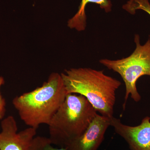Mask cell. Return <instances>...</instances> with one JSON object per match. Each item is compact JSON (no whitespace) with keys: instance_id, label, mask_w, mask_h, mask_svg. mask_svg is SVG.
<instances>
[{"instance_id":"obj_12","label":"cell","mask_w":150,"mask_h":150,"mask_svg":"<svg viewBox=\"0 0 150 150\" xmlns=\"http://www.w3.org/2000/svg\"><path fill=\"white\" fill-rule=\"evenodd\" d=\"M5 83V81L4 78L2 76H0V90H1V87ZM1 92V91H0Z\"/></svg>"},{"instance_id":"obj_9","label":"cell","mask_w":150,"mask_h":150,"mask_svg":"<svg viewBox=\"0 0 150 150\" xmlns=\"http://www.w3.org/2000/svg\"><path fill=\"white\" fill-rule=\"evenodd\" d=\"M49 137L37 136L33 138L28 150H67L65 148L55 147Z\"/></svg>"},{"instance_id":"obj_7","label":"cell","mask_w":150,"mask_h":150,"mask_svg":"<svg viewBox=\"0 0 150 150\" xmlns=\"http://www.w3.org/2000/svg\"><path fill=\"white\" fill-rule=\"evenodd\" d=\"M110 118L97 113L87 129L65 148L67 150H97L110 126Z\"/></svg>"},{"instance_id":"obj_11","label":"cell","mask_w":150,"mask_h":150,"mask_svg":"<svg viewBox=\"0 0 150 150\" xmlns=\"http://www.w3.org/2000/svg\"><path fill=\"white\" fill-rule=\"evenodd\" d=\"M6 103L5 99L0 92V120H3L5 115Z\"/></svg>"},{"instance_id":"obj_8","label":"cell","mask_w":150,"mask_h":150,"mask_svg":"<svg viewBox=\"0 0 150 150\" xmlns=\"http://www.w3.org/2000/svg\"><path fill=\"white\" fill-rule=\"evenodd\" d=\"M88 3L98 5L106 13L111 11L112 4L110 0H81L78 11L68 21V27L79 31H83L86 29L87 20L86 7Z\"/></svg>"},{"instance_id":"obj_4","label":"cell","mask_w":150,"mask_h":150,"mask_svg":"<svg viewBox=\"0 0 150 150\" xmlns=\"http://www.w3.org/2000/svg\"><path fill=\"white\" fill-rule=\"evenodd\" d=\"M134 42L136 48L128 57L118 60L103 59L99 61L100 64L118 73L123 79L126 86L124 108L130 95L136 102L141 100L136 85L139 78L144 76L150 77V38L144 44L142 45L139 35L136 34Z\"/></svg>"},{"instance_id":"obj_5","label":"cell","mask_w":150,"mask_h":150,"mask_svg":"<svg viewBox=\"0 0 150 150\" xmlns=\"http://www.w3.org/2000/svg\"><path fill=\"white\" fill-rule=\"evenodd\" d=\"M0 150H28L37 129L31 127L18 132L13 116L9 115L1 122Z\"/></svg>"},{"instance_id":"obj_3","label":"cell","mask_w":150,"mask_h":150,"mask_svg":"<svg viewBox=\"0 0 150 150\" xmlns=\"http://www.w3.org/2000/svg\"><path fill=\"white\" fill-rule=\"evenodd\" d=\"M97 113L84 96L67 94L48 125L53 144L65 148L83 134Z\"/></svg>"},{"instance_id":"obj_10","label":"cell","mask_w":150,"mask_h":150,"mask_svg":"<svg viewBox=\"0 0 150 150\" xmlns=\"http://www.w3.org/2000/svg\"><path fill=\"white\" fill-rule=\"evenodd\" d=\"M122 7L131 14H135L137 11L140 10L146 12L150 16V3L149 0H129Z\"/></svg>"},{"instance_id":"obj_1","label":"cell","mask_w":150,"mask_h":150,"mask_svg":"<svg viewBox=\"0 0 150 150\" xmlns=\"http://www.w3.org/2000/svg\"><path fill=\"white\" fill-rule=\"evenodd\" d=\"M61 74L67 94L81 95L100 115L113 117L115 92L121 85L120 81L105 75L103 71L91 68H73Z\"/></svg>"},{"instance_id":"obj_2","label":"cell","mask_w":150,"mask_h":150,"mask_svg":"<svg viewBox=\"0 0 150 150\" xmlns=\"http://www.w3.org/2000/svg\"><path fill=\"white\" fill-rule=\"evenodd\" d=\"M67 95L62 75L52 73L41 86L15 97L12 103L25 124L37 129L48 125Z\"/></svg>"},{"instance_id":"obj_6","label":"cell","mask_w":150,"mask_h":150,"mask_svg":"<svg viewBox=\"0 0 150 150\" xmlns=\"http://www.w3.org/2000/svg\"><path fill=\"white\" fill-rule=\"evenodd\" d=\"M110 126L128 143L131 150H150V117L142 119L141 124L132 126L125 125L120 119L110 118Z\"/></svg>"}]
</instances>
